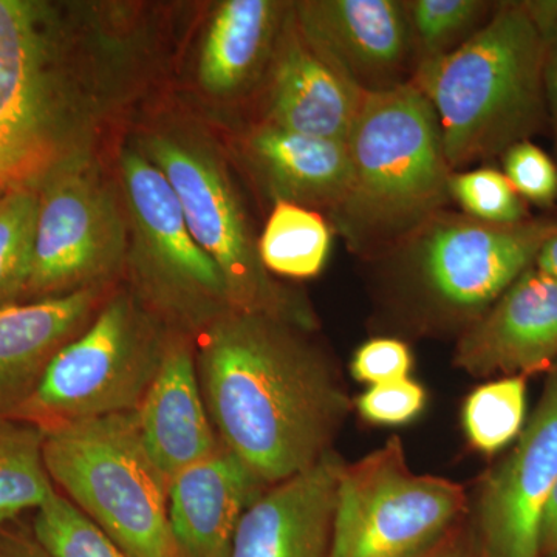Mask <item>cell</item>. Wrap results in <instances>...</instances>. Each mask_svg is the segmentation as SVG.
<instances>
[{"label": "cell", "instance_id": "13", "mask_svg": "<svg viewBox=\"0 0 557 557\" xmlns=\"http://www.w3.org/2000/svg\"><path fill=\"white\" fill-rule=\"evenodd\" d=\"M300 35L364 94L397 87L413 38L406 2L310 0L293 7Z\"/></svg>", "mask_w": 557, "mask_h": 557}, {"label": "cell", "instance_id": "17", "mask_svg": "<svg viewBox=\"0 0 557 557\" xmlns=\"http://www.w3.org/2000/svg\"><path fill=\"white\" fill-rule=\"evenodd\" d=\"M135 413L145 448L170 480L222 446L205 403L196 347L188 335L171 336L159 373Z\"/></svg>", "mask_w": 557, "mask_h": 557}, {"label": "cell", "instance_id": "26", "mask_svg": "<svg viewBox=\"0 0 557 557\" xmlns=\"http://www.w3.org/2000/svg\"><path fill=\"white\" fill-rule=\"evenodd\" d=\"M32 533L54 557H129L58 491L36 509Z\"/></svg>", "mask_w": 557, "mask_h": 557}, {"label": "cell", "instance_id": "16", "mask_svg": "<svg viewBox=\"0 0 557 557\" xmlns=\"http://www.w3.org/2000/svg\"><path fill=\"white\" fill-rule=\"evenodd\" d=\"M366 95L307 42L289 11L274 49L269 123L346 141Z\"/></svg>", "mask_w": 557, "mask_h": 557}, {"label": "cell", "instance_id": "25", "mask_svg": "<svg viewBox=\"0 0 557 557\" xmlns=\"http://www.w3.org/2000/svg\"><path fill=\"white\" fill-rule=\"evenodd\" d=\"M39 194L13 189L0 199V309L22 302L33 263Z\"/></svg>", "mask_w": 557, "mask_h": 557}, {"label": "cell", "instance_id": "37", "mask_svg": "<svg viewBox=\"0 0 557 557\" xmlns=\"http://www.w3.org/2000/svg\"><path fill=\"white\" fill-rule=\"evenodd\" d=\"M442 557H457L456 555H445V556H442Z\"/></svg>", "mask_w": 557, "mask_h": 557}, {"label": "cell", "instance_id": "29", "mask_svg": "<svg viewBox=\"0 0 557 557\" xmlns=\"http://www.w3.org/2000/svg\"><path fill=\"white\" fill-rule=\"evenodd\" d=\"M426 406V391L412 379L370 386L357 399L359 416L376 426H403Z\"/></svg>", "mask_w": 557, "mask_h": 557}, {"label": "cell", "instance_id": "9", "mask_svg": "<svg viewBox=\"0 0 557 557\" xmlns=\"http://www.w3.org/2000/svg\"><path fill=\"white\" fill-rule=\"evenodd\" d=\"M148 159L170 182L194 240L225 278L231 309L270 314L306 330L307 304L271 278L228 175L207 149L170 135L145 143Z\"/></svg>", "mask_w": 557, "mask_h": 557}, {"label": "cell", "instance_id": "6", "mask_svg": "<svg viewBox=\"0 0 557 557\" xmlns=\"http://www.w3.org/2000/svg\"><path fill=\"white\" fill-rule=\"evenodd\" d=\"M174 333L134 293L120 292L54 355L39 386L13 417L47 431L135 412Z\"/></svg>", "mask_w": 557, "mask_h": 557}, {"label": "cell", "instance_id": "31", "mask_svg": "<svg viewBox=\"0 0 557 557\" xmlns=\"http://www.w3.org/2000/svg\"><path fill=\"white\" fill-rule=\"evenodd\" d=\"M351 375L359 383L376 386L410 379L412 354L408 344L397 338H373L355 351Z\"/></svg>", "mask_w": 557, "mask_h": 557}, {"label": "cell", "instance_id": "7", "mask_svg": "<svg viewBox=\"0 0 557 557\" xmlns=\"http://www.w3.org/2000/svg\"><path fill=\"white\" fill-rule=\"evenodd\" d=\"M468 507L460 483L413 472L394 435L344 465L329 557H424L454 533Z\"/></svg>", "mask_w": 557, "mask_h": 557}, {"label": "cell", "instance_id": "28", "mask_svg": "<svg viewBox=\"0 0 557 557\" xmlns=\"http://www.w3.org/2000/svg\"><path fill=\"white\" fill-rule=\"evenodd\" d=\"M449 196L467 212L468 218L480 222L516 225L527 220V208L519 194L505 174L491 168L453 172Z\"/></svg>", "mask_w": 557, "mask_h": 557}, {"label": "cell", "instance_id": "22", "mask_svg": "<svg viewBox=\"0 0 557 557\" xmlns=\"http://www.w3.org/2000/svg\"><path fill=\"white\" fill-rule=\"evenodd\" d=\"M46 431L30 421L0 417V525L42 507L57 486L44 458Z\"/></svg>", "mask_w": 557, "mask_h": 557}, {"label": "cell", "instance_id": "11", "mask_svg": "<svg viewBox=\"0 0 557 557\" xmlns=\"http://www.w3.org/2000/svg\"><path fill=\"white\" fill-rule=\"evenodd\" d=\"M30 278L22 302L102 287L127 255L115 194L87 159L50 175L38 189Z\"/></svg>", "mask_w": 557, "mask_h": 557}, {"label": "cell", "instance_id": "23", "mask_svg": "<svg viewBox=\"0 0 557 557\" xmlns=\"http://www.w3.org/2000/svg\"><path fill=\"white\" fill-rule=\"evenodd\" d=\"M332 228L313 209L276 201L259 239V255L270 273L292 278L318 276L327 263Z\"/></svg>", "mask_w": 557, "mask_h": 557}, {"label": "cell", "instance_id": "35", "mask_svg": "<svg viewBox=\"0 0 557 557\" xmlns=\"http://www.w3.org/2000/svg\"><path fill=\"white\" fill-rule=\"evenodd\" d=\"M534 269L557 281V231L539 251Z\"/></svg>", "mask_w": 557, "mask_h": 557}, {"label": "cell", "instance_id": "4", "mask_svg": "<svg viewBox=\"0 0 557 557\" xmlns=\"http://www.w3.org/2000/svg\"><path fill=\"white\" fill-rule=\"evenodd\" d=\"M545 39L527 3L500 7L471 38L423 60L410 83L431 102L450 170L505 153L547 112Z\"/></svg>", "mask_w": 557, "mask_h": 557}, {"label": "cell", "instance_id": "5", "mask_svg": "<svg viewBox=\"0 0 557 557\" xmlns=\"http://www.w3.org/2000/svg\"><path fill=\"white\" fill-rule=\"evenodd\" d=\"M44 458L62 496L124 555L185 557L171 527V480L145 448L137 413L47 429Z\"/></svg>", "mask_w": 557, "mask_h": 557}, {"label": "cell", "instance_id": "19", "mask_svg": "<svg viewBox=\"0 0 557 557\" xmlns=\"http://www.w3.org/2000/svg\"><path fill=\"white\" fill-rule=\"evenodd\" d=\"M102 287L0 309V417H13L65 344L91 322Z\"/></svg>", "mask_w": 557, "mask_h": 557}, {"label": "cell", "instance_id": "21", "mask_svg": "<svg viewBox=\"0 0 557 557\" xmlns=\"http://www.w3.org/2000/svg\"><path fill=\"white\" fill-rule=\"evenodd\" d=\"M284 7L271 0H226L209 24L199 62L201 87L212 97L247 89L276 47Z\"/></svg>", "mask_w": 557, "mask_h": 557}, {"label": "cell", "instance_id": "34", "mask_svg": "<svg viewBox=\"0 0 557 557\" xmlns=\"http://www.w3.org/2000/svg\"><path fill=\"white\" fill-rule=\"evenodd\" d=\"M539 557H557V483L542 520Z\"/></svg>", "mask_w": 557, "mask_h": 557}, {"label": "cell", "instance_id": "18", "mask_svg": "<svg viewBox=\"0 0 557 557\" xmlns=\"http://www.w3.org/2000/svg\"><path fill=\"white\" fill-rule=\"evenodd\" d=\"M225 445L170 483V520L185 557H230L242 516L267 490Z\"/></svg>", "mask_w": 557, "mask_h": 557}, {"label": "cell", "instance_id": "24", "mask_svg": "<svg viewBox=\"0 0 557 557\" xmlns=\"http://www.w3.org/2000/svg\"><path fill=\"white\" fill-rule=\"evenodd\" d=\"M525 376H502L475 387L461 412L468 442L485 456L516 442L525 429Z\"/></svg>", "mask_w": 557, "mask_h": 557}, {"label": "cell", "instance_id": "15", "mask_svg": "<svg viewBox=\"0 0 557 557\" xmlns=\"http://www.w3.org/2000/svg\"><path fill=\"white\" fill-rule=\"evenodd\" d=\"M343 468L332 450L307 471L267 487L242 516L230 557H329Z\"/></svg>", "mask_w": 557, "mask_h": 557}, {"label": "cell", "instance_id": "2", "mask_svg": "<svg viewBox=\"0 0 557 557\" xmlns=\"http://www.w3.org/2000/svg\"><path fill=\"white\" fill-rule=\"evenodd\" d=\"M97 44L78 11L0 0V185L36 189L89 145L104 109Z\"/></svg>", "mask_w": 557, "mask_h": 557}, {"label": "cell", "instance_id": "27", "mask_svg": "<svg viewBox=\"0 0 557 557\" xmlns=\"http://www.w3.org/2000/svg\"><path fill=\"white\" fill-rule=\"evenodd\" d=\"M413 42L423 60L442 57L471 38L485 16L486 2L479 0H416L406 3Z\"/></svg>", "mask_w": 557, "mask_h": 557}, {"label": "cell", "instance_id": "30", "mask_svg": "<svg viewBox=\"0 0 557 557\" xmlns=\"http://www.w3.org/2000/svg\"><path fill=\"white\" fill-rule=\"evenodd\" d=\"M505 177L520 197L548 205L557 197V166L544 150L530 141L518 143L505 152Z\"/></svg>", "mask_w": 557, "mask_h": 557}, {"label": "cell", "instance_id": "33", "mask_svg": "<svg viewBox=\"0 0 557 557\" xmlns=\"http://www.w3.org/2000/svg\"><path fill=\"white\" fill-rule=\"evenodd\" d=\"M0 557H54L30 534L0 525Z\"/></svg>", "mask_w": 557, "mask_h": 557}, {"label": "cell", "instance_id": "32", "mask_svg": "<svg viewBox=\"0 0 557 557\" xmlns=\"http://www.w3.org/2000/svg\"><path fill=\"white\" fill-rule=\"evenodd\" d=\"M527 7L545 39V106L552 119L557 153V2H531Z\"/></svg>", "mask_w": 557, "mask_h": 557}, {"label": "cell", "instance_id": "3", "mask_svg": "<svg viewBox=\"0 0 557 557\" xmlns=\"http://www.w3.org/2000/svg\"><path fill=\"white\" fill-rule=\"evenodd\" d=\"M346 145L350 182L332 219L355 252L388 255L443 212L454 171L437 115L410 81L366 95Z\"/></svg>", "mask_w": 557, "mask_h": 557}, {"label": "cell", "instance_id": "36", "mask_svg": "<svg viewBox=\"0 0 557 557\" xmlns=\"http://www.w3.org/2000/svg\"><path fill=\"white\" fill-rule=\"evenodd\" d=\"M7 193H10V190H7L3 188L2 185H0V199H2L3 196H5Z\"/></svg>", "mask_w": 557, "mask_h": 557}, {"label": "cell", "instance_id": "10", "mask_svg": "<svg viewBox=\"0 0 557 557\" xmlns=\"http://www.w3.org/2000/svg\"><path fill=\"white\" fill-rule=\"evenodd\" d=\"M556 231L552 220L493 225L443 211L395 251L429 306L469 325L534 267Z\"/></svg>", "mask_w": 557, "mask_h": 557}, {"label": "cell", "instance_id": "8", "mask_svg": "<svg viewBox=\"0 0 557 557\" xmlns=\"http://www.w3.org/2000/svg\"><path fill=\"white\" fill-rule=\"evenodd\" d=\"M132 226L134 295L175 333L199 335L231 309L225 278L194 240L163 172L137 150L121 153Z\"/></svg>", "mask_w": 557, "mask_h": 557}, {"label": "cell", "instance_id": "20", "mask_svg": "<svg viewBox=\"0 0 557 557\" xmlns=\"http://www.w3.org/2000/svg\"><path fill=\"white\" fill-rule=\"evenodd\" d=\"M248 156L276 201L333 211L350 182L346 141L309 137L263 124L248 139Z\"/></svg>", "mask_w": 557, "mask_h": 557}, {"label": "cell", "instance_id": "14", "mask_svg": "<svg viewBox=\"0 0 557 557\" xmlns=\"http://www.w3.org/2000/svg\"><path fill=\"white\" fill-rule=\"evenodd\" d=\"M557 361V281L531 267L458 339L469 375L530 376Z\"/></svg>", "mask_w": 557, "mask_h": 557}, {"label": "cell", "instance_id": "1", "mask_svg": "<svg viewBox=\"0 0 557 557\" xmlns=\"http://www.w3.org/2000/svg\"><path fill=\"white\" fill-rule=\"evenodd\" d=\"M307 332L230 310L196 336L200 387L220 442L265 486L332 453L350 410L335 368Z\"/></svg>", "mask_w": 557, "mask_h": 557}, {"label": "cell", "instance_id": "38", "mask_svg": "<svg viewBox=\"0 0 557 557\" xmlns=\"http://www.w3.org/2000/svg\"><path fill=\"white\" fill-rule=\"evenodd\" d=\"M555 375H556V379H557V370H556V372H555Z\"/></svg>", "mask_w": 557, "mask_h": 557}, {"label": "cell", "instance_id": "12", "mask_svg": "<svg viewBox=\"0 0 557 557\" xmlns=\"http://www.w3.org/2000/svg\"><path fill=\"white\" fill-rule=\"evenodd\" d=\"M557 483V379L545 384L515 448L479 497L486 557H539L545 508Z\"/></svg>", "mask_w": 557, "mask_h": 557}]
</instances>
